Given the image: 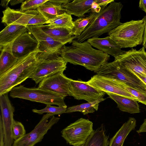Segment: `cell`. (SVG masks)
<instances>
[{"instance_id":"cell-15","label":"cell","mask_w":146,"mask_h":146,"mask_svg":"<svg viewBox=\"0 0 146 146\" xmlns=\"http://www.w3.org/2000/svg\"><path fill=\"white\" fill-rule=\"evenodd\" d=\"M86 82L89 85L106 93L119 95L136 100L138 102L139 101L137 98L121 87L118 80L96 74Z\"/></svg>"},{"instance_id":"cell-38","label":"cell","mask_w":146,"mask_h":146,"mask_svg":"<svg viewBox=\"0 0 146 146\" xmlns=\"http://www.w3.org/2000/svg\"><path fill=\"white\" fill-rule=\"evenodd\" d=\"M139 8L146 13V0H141L139 1Z\"/></svg>"},{"instance_id":"cell-7","label":"cell","mask_w":146,"mask_h":146,"mask_svg":"<svg viewBox=\"0 0 146 146\" xmlns=\"http://www.w3.org/2000/svg\"><path fill=\"white\" fill-rule=\"evenodd\" d=\"M96 73L99 76L121 81L146 94V84L132 72L121 67L115 61L104 64Z\"/></svg>"},{"instance_id":"cell-29","label":"cell","mask_w":146,"mask_h":146,"mask_svg":"<svg viewBox=\"0 0 146 146\" xmlns=\"http://www.w3.org/2000/svg\"><path fill=\"white\" fill-rule=\"evenodd\" d=\"M97 13L92 12L89 16L80 17L74 21V27L72 30L73 35L77 37L80 35Z\"/></svg>"},{"instance_id":"cell-2","label":"cell","mask_w":146,"mask_h":146,"mask_svg":"<svg viewBox=\"0 0 146 146\" xmlns=\"http://www.w3.org/2000/svg\"><path fill=\"white\" fill-rule=\"evenodd\" d=\"M123 7L121 2L115 1L108 6L101 7L100 11L76 40L82 42L92 37H98L120 25L122 23L120 22L121 13Z\"/></svg>"},{"instance_id":"cell-9","label":"cell","mask_w":146,"mask_h":146,"mask_svg":"<svg viewBox=\"0 0 146 146\" xmlns=\"http://www.w3.org/2000/svg\"><path fill=\"white\" fill-rule=\"evenodd\" d=\"M3 13L2 22L7 25H41L47 24L48 21L37 9L22 11L8 7L3 11Z\"/></svg>"},{"instance_id":"cell-10","label":"cell","mask_w":146,"mask_h":146,"mask_svg":"<svg viewBox=\"0 0 146 146\" xmlns=\"http://www.w3.org/2000/svg\"><path fill=\"white\" fill-rule=\"evenodd\" d=\"M60 119L52 114L44 115L33 129L19 139L14 141L12 146H35L42 141L48 130Z\"/></svg>"},{"instance_id":"cell-4","label":"cell","mask_w":146,"mask_h":146,"mask_svg":"<svg viewBox=\"0 0 146 146\" xmlns=\"http://www.w3.org/2000/svg\"><path fill=\"white\" fill-rule=\"evenodd\" d=\"M145 26L144 18L122 23L108 33L121 48H132L142 44Z\"/></svg>"},{"instance_id":"cell-1","label":"cell","mask_w":146,"mask_h":146,"mask_svg":"<svg viewBox=\"0 0 146 146\" xmlns=\"http://www.w3.org/2000/svg\"><path fill=\"white\" fill-rule=\"evenodd\" d=\"M71 43L70 46H64L60 50V55L67 62L96 72L110 58V55L93 48L87 41L80 42L74 39Z\"/></svg>"},{"instance_id":"cell-34","label":"cell","mask_w":146,"mask_h":146,"mask_svg":"<svg viewBox=\"0 0 146 146\" xmlns=\"http://www.w3.org/2000/svg\"><path fill=\"white\" fill-rule=\"evenodd\" d=\"M0 146H5L4 133L2 119L1 115H0Z\"/></svg>"},{"instance_id":"cell-26","label":"cell","mask_w":146,"mask_h":146,"mask_svg":"<svg viewBox=\"0 0 146 146\" xmlns=\"http://www.w3.org/2000/svg\"><path fill=\"white\" fill-rule=\"evenodd\" d=\"M101 97L92 102H88L80 105L69 107L67 108L66 113H71L79 111L85 115L89 113H93L98 109L99 103L105 100Z\"/></svg>"},{"instance_id":"cell-19","label":"cell","mask_w":146,"mask_h":146,"mask_svg":"<svg viewBox=\"0 0 146 146\" xmlns=\"http://www.w3.org/2000/svg\"><path fill=\"white\" fill-rule=\"evenodd\" d=\"M39 26L45 33L55 40L66 44L71 43L77 37L73 36L72 30L68 29L53 27L48 24Z\"/></svg>"},{"instance_id":"cell-36","label":"cell","mask_w":146,"mask_h":146,"mask_svg":"<svg viewBox=\"0 0 146 146\" xmlns=\"http://www.w3.org/2000/svg\"><path fill=\"white\" fill-rule=\"evenodd\" d=\"M136 131L138 133L146 132V118L144 120L143 123L140 126L139 129Z\"/></svg>"},{"instance_id":"cell-25","label":"cell","mask_w":146,"mask_h":146,"mask_svg":"<svg viewBox=\"0 0 146 146\" xmlns=\"http://www.w3.org/2000/svg\"><path fill=\"white\" fill-rule=\"evenodd\" d=\"M109 136L102 125L94 131L88 138L84 146H108Z\"/></svg>"},{"instance_id":"cell-23","label":"cell","mask_w":146,"mask_h":146,"mask_svg":"<svg viewBox=\"0 0 146 146\" xmlns=\"http://www.w3.org/2000/svg\"><path fill=\"white\" fill-rule=\"evenodd\" d=\"M106 94L116 103L117 108L121 111L131 114L140 112L137 101L119 95L109 93Z\"/></svg>"},{"instance_id":"cell-37","label":"cell","mask_w":146,"mask_h":146,"mask_svg":"<svg viewBox=\"0 0 146 146\" xmlns=\"http://www.w3.org/2000/svg\"><path fill=\"white\" fill-rule=\"evenodd\" d=\"M49 1L59 5H63L71 1V0H49Z\"/></svg>"},{"instance_id":"cell-41","label":"cell","mask_w":146,"mask_h":146,"mask_svg":"<svg viewBox=\"0 0 146 146\" xmlns=\"http://www.w3.org/2000/svg\"><path fill=\"white\" fill-rule=\"evenodd\" d=\"M25 1L24 0H10V3L11 5L13 6L21 3H22Z\"/></svg>"},{"instance_id":"cell-33","label":"cell","mask_w":146,"mask_h":146,"mask_svg":"<svg viewBox=\"0 0 146 146\" xmlns=\"http://www.w3.org/2000/svg\"><path fill=\"white\" fill-rule=\"evenodd\" d=\"M12 134L14 141L20 139L26 134V130L23 124L14 120L12 126Z\"/></svg>"},{"instance_id":"cell-24","label":"cell","mask_w":146,"mask_h":146,"mask_svg":"<svg viewBox=\"0 0 146 146\" xmlns=\"http://www.w3.org/2000/svg\"><path fill=\"white\" fill-rule=\"evenodd\" d=\"M47 21L65 12L62 5H58L48 0L37 9Z\"/></svg>"},{"instance_id":"cell-30","label":"cell","mask_w":146,"mask_h":146,"mask_svg":"<svg viewBox=\"0 0 146 146\" xmlns=\"http://www.w3.org/2000/svg\"><path fill=\"white\" fill-rule=\"evenodd\" d=\"M67 108L61 107H56L48 105L44 108L40 110L34 109L32 111L34 113L39 114H42L44 113L52 114L53 115H60L63 113H66Z\"/></svg>"},{"instance_id":"cell-17","label":"cell","mask_w":146,"mask_h":146,"mask_svg":"<svg viewBox=\"0 0 146 146\" xmlns=\"http://www.w3.org/2000/svg\"><path fill=\"white\" fill-rule=\"evenodd\" d=\"M61 71L42 80L38 88L66 96L68 95L69 83L72 79Z\"/></svg>"},{"instance_id":"cell-16","label":"cell","mask_w":146,"mask_h":146,"mask_svg":"<svg viewBox=\"0 0 146 146\" xmlns=\"http://www.w3.org/2000/svg\"><path fill=\"white\" fill-rule=\"evenodd\" d=\"M30 32L38 41L39 48L42 52L48 53L60 52L62 47L66 44L55 40L45 33L39 25L27 27Z\"/></svg>"},{"instance_id":"cell-11","label":"cell","mask_w":146,"mask_h":146,"mask_svg":"<svg viewBox=\"0 0 146 146\" xmlns=\"http://www.w3.org/2000/svg\"><path fill=\"white\" fill-rule=\"evenodd\" d=\"M114 58L121 68L146 77V51L143 47L139 50L132 48Z\"/></svg>"},{"instance_id":"cell-6","label":"cell","mask_w":146,"mask_h":146,"mask_svg":"<svg viewBox=\"0 0 146 146\" xmlns=\"http://www.w3.org/2000/svg\"><path fill=\"white\" fill-rule=\"evenodd\" d=\"M60 52L48 53L40 52L38 54V62L34 72L30 77L36 84L58 72L64 71L67 62L60 56Z\"/></svg>"},{"instance_id":"cell-28","label":"cell","mask_w":146,"mask_h":146,"mask_svg":"<svg viewBox=\"0 0 146 146\" xmlns=\"http://www.w3.org/2000/svg\"><path fill=\"white\" fill-rule=\"evenodd\" d=\"M1 50L0 75L10 69L18 60L10 52L3 50Z\"/></svg>"},{"instance_id":"cell-32","label":"cell","mask_w":146,"mask_h":146,"mask_svg":"<svg viewBox=\"0 0 146 146\" xmlns=\"http://www.w3.org/2000/svg\"><path fill=\"white\" fill-rule=\"evenodd\" d=\"M48 0H25L22 3L20 10L25 11L36 10Z\"/></svg>"},{"instance_id":"cell-8","label":"cell","mask_w":146,"mask_h":146,"mask_svg":"<svg viewBox=\"0 0 146 146\" xmlns=\"http://www.w3.org/2000/svg\"><path fill=\"white\" fill-rule=\"evenodd\" d=\"M94 131L92 121L81 118L63 129L61 136L70 145L84 146Z\"/></svg>"},{"instance_id":"cell-14","label":"cell","mask_w":146,"mask_h":146,"mask_svg":"<svg viewBox=\"0 0 146 146\" xmlns=\"http://www.w3.org/2000/svg\"><path fill=\"white\" fill-rule=\"evenodd\" d=\"M0 106L5 146H12L13 139L12 126L14 120L15 109L11 104L8 93L0 96Z\"/></svg>"},{"instance_id":"cell-40","label":"cell","mask_w":146,"mask_h":146,"mask_svg":"<svg viewBox=\"0 0 146 146\" xmlns=\"http://www.w3.org/2000/svg\"><path fill=\"white\" fill-rule=\"evenodd\" d=\"M132 72L146 84V77L134 72Z\"/></svg>"},{"instance_id":"cell-5","label":"cell","mask_w":146,"mask_h":146,"mask_svg":"<svg viewBox=\"0 0 146 146\" xmlns=\"http://www.w3.org/2000/svg\"><path fill=\"white\" fill-rule=\"evenodd\" d=\"M10 96L40 103L55 105L67 108L64 99L66 96L38 88H28L23 85L15 87L11 90Z\"/></svg>"},{"instance_id":"cell-13","label":"cell","mask_w":146,"mask_h":146,"mask_svg":"<svg viewBox=\"0 0 146 146\" xmlns=\"http://www.w3.org/2000/svg\"><path fill=\"white\" fill-rule=\"evenodd\" d=\"M68 95L77 100H85L88 102L103 97L104 92L88 84L86 82L71 79L69 84Z\"/></svg>"},{"instance_id":"cell-20","label":"cell","mask_w":146,"mask_h":146,"mask_svg":"<svg viewBox=\"0 0 146 146\" xmlns=\"http://www.w3.org/2000/svg\"><path fill=\"white\" fill-rule=\"evenodd\" d=\"M96 0H74L64 4L65 12L70 15L78 17H84V14L92 9Z\"/></svg>"},{"instance_id":"cell-35","label":"cell","mask_w":146,"mask_h":146,"mask_svg":"<svg viewBox=\"0 0 146 146\" xmlns=\"http://www.w3.org/2000/svg\"><path fill=\"white\" fill-rule=\"evenodd\" d=\"M114 1V0H96L95 3L99 6L105 7Z\"/></svg>"},{"instance_id":"cell-3","label":"cell","mask_w":146,"mask_h":146,"mask_svg":"<svg viewBox=\"0 0 146 146\" xmlns=\"http://www.w3.org/2000/svg\"><path fill=\"white\" fill-rule=\"evenodd\" d=\"M42 52L39 48L18 59L9 70L0 75V96L8 93L16 86L30 77L38 62V54Z\"/></svg>"},{"instance_id":"cell-22","label":"cell","mask_w":146,"mask_h":146,"mask_svg":"<svg viewBox=\"0 0 146 146\" xmlns=\"http://www.w3.org/2000/svg\"><path fill=\"white\" fill-rule=\"evenodd\" d=\"M136 126V119L134 117H129L110 139L108 146H123L126 138L129 133L135 129Z\"/></svg>"},{"instance_id":"cell-31","label":"cell","mask_w":146,"mask_h":146,"mask_svg":"<svg viewBox=\"0 0 146 146\" xmlns=\"http://www.w3.org/2000/svg\"><path fill=\"white\" fill-rule=\"evenodd\" d=\"M118 81L121 87L137 98L138 102L146 105V94L131 88L123 82Z\"/></svg>"},{"instance_id":"cell-21","label":"cell","mask_w":146,"mask_h":146,"mask_svg":"<svg viewBox=\"0 0 146 146\" xmlns=\"http://www.w3.org/2000/svg\"><path fill=\"white\" fill-rule=\"evenodd\" d=\"M27 31L25 26L17 25H7L0 33V46L11 43Z\"/></svg>"},{"instance_id":"cell-12","label":"cell","mask_w":146,"mask_h":146,"mask_svg":"<svg viewBox=\"0 0 146 146\" xmlns=\"http://www.w3.org/2000/svg\"><path fill=\"white\" fill-rule=\"evenodd\" d=\"M29 32L19 36L11 43L0 46L3 50L12 54L18 59L25 56L39 48V43Z\"/></svg>"},{"instance_id":"cell-39","label":"cell","mask_w":146,"mask_h":146,"mask_svg":"<svg viewBox=\"0 0 146 146\" xmlns=\"http://www.w3.org/2000/svg\"><path fill=\"white\" fill-rule=\"evenodd\" d=\"M144 18L145 22V26L142 45L145 49H146V16H144Z\"/></svg>"},{"instance_id":"cell-27","label":"cell","mask_w":146,"mask_h":146,"mask_svg":"<svg viewBox=\"0 0 146 146\" xmlns=\"http://www.w3.org/2000/svg\"><path fill=\"white\" fill-rule=\"evenodd\" d=\"M47 24L51 26L64 28L72 30L74 27L71 15L66 12L48 21Z\"/></svg>"},{"instance_id":"cell-18","label":"cell","mask_w":146,"mask_h":146,"mask_svg":"<svg viewBox=\"0 0 146 146\" xmlns=\"http://www.w3.org/2000/svg\"><path fill=\"white\" fill-rule=\"evenodd\" d=\"M87 41L92 46L114 58L122 54L125 51L122 50L110 37H94Z\"/></svg>"},{"instance_id":"cell-42","label":"cell","mask_w":146,"mask_h":146,"mask_svg":"<svg viewBox=\"0 0 146 146\" xmlns=\"http://www.w3.org/2000/svg\"><path fill=\"white\" fill-rule=\"evenodd\" d=\"M10 0H1V5L3 7H7L9 3L10 2Z\"/></svg>"}]
</instances>
